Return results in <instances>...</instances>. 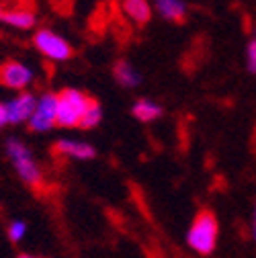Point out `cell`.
I'll list each match as a JSON object with an SVG mask.
<instances>
[{
    "instance_id": "cell-9",
    "label": "cell",
    "mask_w": 256,
    "mask_h": 258,
    "mask_svg": "<svg viewBox=\"0 0 256 258\" xmlns=\"http://www.w3.org/2000/svg\"><path fill=\"white\" fill-rule=\"evenodd\" d=\"M156 5V11L158 15L166 19V21H184L186 17V5L182 3V0H154Z\"/></svg>"
},
{
    "instance_id": "cell-16",
    "label": "cell",
    "mask_w": 256,
    "mask_h": 258,
    "mask_svg": "<svg viewBox=\"0 0 256 258\" xmlns=\"http://www.w3.org/2000/svg\"><path fill=\"white\" fill-rule=\"evenodd\" d=\"M246 63H248V70L252 74H256V31H254V37L250 39V43L246 47Z\"/></svg>"
},
{
    "instance_id": "cell-15",
    "label": "cell",
    "mask_w": 256,
    "mask_h": 258,
    "mask_svg": "<svg viewBox=\"0 0 256 258\" xmlns=\"http://www.w3.org/2000/svg\"><path fill=\"white\" fill-rule=\"evenodd\" d=\"M25 234H27V223H25V221L15 219V221H11V223H9V228H7V236H9V240H11L13 244H19V242L25 238Z\"/></svg>"
},
{
    "instance_id": "cell-2",
    "label": "cell",
    "mask_w": 256,
    "mask_h": 258,
    "mask_svg": "<svg viewBox=\"0 0 256 258\" xmlns=\"http://www.w3.org/2000/svg\"><path fill=\"white\" fill-rule=\"evenodd\" d=\"M7 156L11 160L15 172L27 186L39 188L43 184V170L37 164V160L33 158V154H31V150L27 148V144H23L17 138H11L7 142Z\"/></svg>"
},
{
    "instance_id": "cell-3",
    "label": "cell",
    "mask_w": 256,
    "mask_h": 258,
    "mask_svg": "<svg viewBox=\"0 0 256 258\" xmlns=\"http://www.w3.org/2000/svg\"><path fill=\"white\" fill-rule=\"evenodd\" d=\"M92 99L80 90L66 88L57 94V125L59 127H80Z\"/></svg>"
},
{
    "instance_id": "cell-13",
    "label": "cell",
    "mask_w": 256,
    "mask_h": 258,
    "mask_svg": "<svg viewBox=\"0 0 256 258\" xmlns=\"http://www.w3.org/2000/svg\"><path fill=\"white\" fill-rule=\"evenodd\" d=\"M3 21L17 29H31L35 25V15L31 11H9V13H5Z\"/></svg>"
},
{
    "instance_id": "cell-7",
    "label": "cell",
    "mask_w": 256,
    "mask_h": 258,
    "mask_svg": "<svg viewBox=\"0 0 256 258\" xmlns=\"http://www.w3.org/2000/svg\"><path fill=\"white\" fill-rule=\"evenodd\" d=\"M37 107V96L31 92H21L17 94L13 101L7 103V111H9V123L11 125H19V123H29V119L33 117Z\"/></svg>"
},
{
    "instance_id": "cell-8",
    "label": "cell",
    "mask_w": 256,
    "mask_h": 258,
    "mask_svg": "<svg viewBox=\"0 0 256 258\" xmlns=\"http://www.w3.org/2000/svg\"><path fill=\"white\" fill-rule=\"evenodd\" d=\"M53 150L61 156H66V158H74V160H90L94 158V148L86 142H78V140H59Z\"/></svg>"
},
{
    "instance_id": "cell-17",
    "label": "cell",
    "mask_w": 256,
    "mask_h": 258,
    "mask_svg": "<svg viewBox=\"0 0 256 258\" xmlns=\"http://www.w3.org/2000/svg\"><path fill=\"white\" fill-rule=\"evenodd\" d=\"M5 125H9V111H7V105L0 103V129Z\"/></svg>"
},
{
    "instance_id": "cell-4",
    "label": "cell",
    "mask_w": 256,
    "mask_h": 258,
    "mask_svg": "<svg viewBox=\"0 0 256 258\" xmlns=\"http://www.w3.org/2000/svg\"><path fill=\"white\" fill-rule=\"evenodd\" d=\"M33 43H35V47H37L47 59H51V61H66V59H70V57L74 55L72 45H70L66 39H63V37H59L57 33L49 31V29L37 31Z\"/></svg>"
},
{
    "instance_id": "cell-11",
    "label": "cell",
    "mask_w": 256,
    "mask_h": 258,
    "mask_svg": "<svg viewBox=\"0 0 256 258\" xmlns=\"http://www.w3.org/2000/svg\"><path fill=\"white\" fill-rule=\"evenodd\" d=\"M123 11L134 23L144 25L152 17V9L148 0H123Z\"/></svg>"
},
{
    "instance_id": "cell-5",
    "label": "cell",
    "mask_w": 256,
    "mask_h": 258,
    "mask_svg": "<svg viewBox=\"0 0 256 258\" xmlns=\"http://www.w3.org/2000/svg\"><path fill=\"white\" fill-rule=\"evenodd\" d=\"M57 125V94L45 92L37 99L33 117L29 119V127L37 134H45Z\"/></svg>"
},
{
    "instance_id": "cell-12",
    "label": "cell",
    "mask_w": 256,
    "mask_h": 258,
    "mask_svg": "<svg viewBox=\"0 0 256 258\" xmlns=\"http://www.w3.org/2000/svg\"><path fill=\"white\" fill-rule=\"evenodd\" d=\"M132 113L138 121L148 123V121H156L160 115H162V107H160L158 103H154V101H150V99H140L132 107Z\"/></svg>"
},
{
    "instance_id": "cell-18",
    "label": "cell",
    "mask_w": 256,
    "mask_h": 258,
    "mask_svg": "<svg viewBox=\"0 0 256 258\" xmlns=\"http://www.w3.org/2000/svg\"><path fill=\"white\" fill-rule=\"evenodd\" d=\"M252 238L256 242V207H254V217H252Z\"/></svg>"
},
{
    "instance_id": "cell-19",
    "label": "cell",
    "mask_w": 256,
    "mask_h": 258,
    "mask_svg": "<svg viewBox=\"0 0 256 258\" xmlns=\"http://www.w3.org/2000/svg\"><path fill=\"white\" fill-rule=\"evenodd\" d=\"M17 258H43V256H35V254H19Z\"/></svg>"
},
{
    "instance_id": "cell-14",
    "label": "cell",
    "mask_w": 256,
    "mask_h": 258,
    "mask_svg": "<svg viewBox=\"0 0 256 258\" xmlns=\"http://www.w3.org/2000/svg\"><path fill=\"white\" fill-rule=\"evenodd\" d=\"M101 119H103V109H101V105L97 101H92L88 111H86V115H84V119H82V123H80V127L82 129H94L101 123Z\"/></svg>"
},
{
    "instance_id": "cell-20",
    "label": "cell",
    "mask_w": 256,
    "mask_h": 258,
    "mask_svg": "<svg viewBox=\"0 0 256 258\" xmlns=\"http://www.w3.org/2000/svg\"><path fill=\"white\" fill-rule=\"evenodd\" d=\"M3 17H5V11H3V7H0V21H3Z\"/></svg>"
},
{
    "instance_id": "cell-10",
    "label": "cell",
    "mask_w": 256,
    "mask_h": 258,
    "mask_svg": "<svg viewBox=\"0 0 256 258\" xmlns=\"http://www.w3.org/2000/svg\"><path fill=\"white\" fill-rule=\"evenodd\" d=\"M113 76H115V80H117L121 86H125V88H134V86H138V84L142 82V74L132 66L130 61H125V59H119V61L115 63Z\"/></svg>"
},
{
    "instance_id": "cell-6",
    "label": "cell",
    "mask_w": 256,
    "mask_h": 258,
    "mask_svg": "<svg viewBox=\"0 0 256 258\" xmlns=\"http://www.w3.org/2000/svg\"><path fill=\"white\" fill-rule=\"evenodd\" d=\"M33 82V72L21 61H5L0 66V84L13 88V90H25Z\"/></svg>"
},
{
    "instance_id": "cell-1",
    "label": "cell",
    "mask_w": 256,
    "mask_h": 258,
    "mask_svg": "<svg viewBox=\"0 0 256 258\" xmlns=\"http://www.w3.org/2000/svg\"><path fill=\"white\" fill-rule=\"evenodd\" d=\"M217 240H219L217 217L213 215V211L201 209L186 232V246L197 254L207 256L217 248Z\"/></svg>"
}]
</instances>
